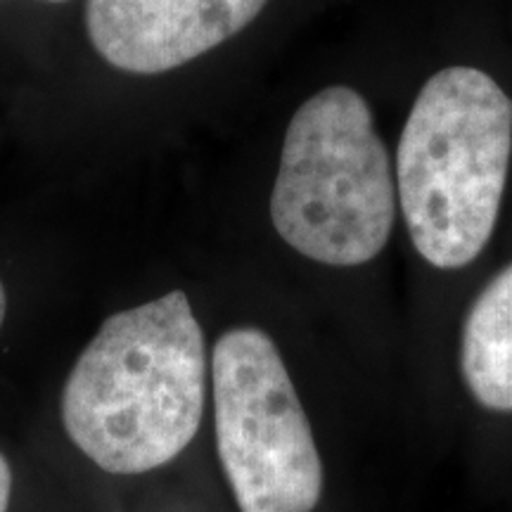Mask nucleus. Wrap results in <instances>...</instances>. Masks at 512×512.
Segmentation results:
<instances>
[{
	"label": "nucleus",
	"mask_w": 512,
	"mask_h": 512,
	"mask_svg": "<svg viewBox=\"0 0 512 512\" xmlns=\"http://www.w3.org/2000/svg\"><path fill=\"white\" fill-rule=\"evenodd\" d=\"M204 389L202 328L174 290L102 323L64 384V430L100 470L143 475L195 439Z\"/></svg>",
	"instance_id": "obj_1"
},
{
	"label": "nucleus",
	"mask_w": 512,
	"mask_h": 512,
	"mask_svg": "<svg viewBox=\"0 0 512 512\" xmlns=\"http://www.w3.org/2000/svg\"><path fill=\"white\" fill-rule=\"evenodd\" d=\"M512 157V100L475 67L422 86L396 152V190L415 249L453 271L494 235Z\"/></svg>",
	"instance_id": "obj_2"
},
{
	"label": "nucleus",
	"mask_w": 512,
	"mask_h": 512,
	"mask_svg": "<svg viewBox=\"0 0 512 512\" xmlns=\"http://www.w3.org/2000/svg\"><path fill=\"white\" fill-rule=\"evenodd\" d=\"M396 183L370 105L349 86L318 91L287 126L271 221L299 254L361 266L387 245Z\"/></svg>",
	"instance_id": "obj_3"
},
{
	"label": "nucleus",
	"mask_w": 512,
	"mask_h": 512,
	"mask_svg": "<svg viewBox=\"0 0 512 512\" xmlns=\"http://www.w3.org/2000/svg\"><path fill=\"white\" fill-rule=\"evenodd\" d=\"M216 446L242 512H311L323 463L273 339L228 330L211 354Z\"/></svg>",
	"instance_id": "obj_4"
},
{
	"label": "nucleus",
	"mask_w": 512,
	"mask_h": 512,
	"mask_svg": "<svg viewBox=\"0 0 512 512\" xmlns=\"http://www.w3.org/2000/svg\"><path fill=\"white\" fill-rule=\"evenodd\" d=\"M268 0H86V31L102 60L128 74L183 67L233 38Z\"/></svg>",
	"instance_id": "obj_5"
},
{
	"label": "nucleus",
	"mask_w": 512,
	"mask_h": 512,
	"mask_svg": "<svg viewBox=\"0 0 512 512\" xmlns=\"http://www.w3.org/2000/svg\"><path fill=\"white\" fill-rule=\"evenodd\" d=\"M460 370L484 408L512 411V264L484 287L467 313Z\"/></svg>",
	"instance_id": "obj_6"
},
{
	"label": "nucleus",
	"mask_w": 512,
	"mask_h": 512,
	"mask_svg": "<svg viewBox=\"0 0 512 512\" xmlns=\"http://www.w3.org/2000/svg\"><path fill=\"white\" fill-rule=\"evenodd\" d=\"M10 496H12V470L8 460H5L3 453H0V512H8Z\"/></svg>",
	"instance_id": "obj_7"
},
{
	"label": "nucleus",
	"mask_w": 512,
	"mask_h": 512,
	"mask_svg": "<svg viewBox=\"0 0 512 512\" xmlns=\"http://www.w3.org/2000/svg\"><path fill=\"white\" fill-rule=\"evenodd\" d=\"M5 313H8V294H5V287L0 283V328H3Z\"/></svg>",
	"instance_id": "obj_8"
},
{
	"label": "nucleus",
	"mask_w": 512,
	"mask_h": 512,
	"mask_svg": "<svg viewBox=\"0 0 512 512\" xmlns=\"http://www.w3.org/2000/svg\"><path fill=\"white\" fill-rule=\"evenodd\" d=\"M50 3H62V0H50Z\"/></svg>",
	"instance_id": "obj_9"
}]
</instances>
